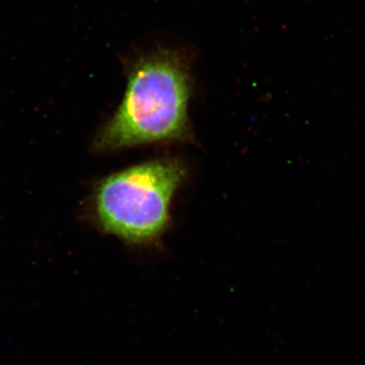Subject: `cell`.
I'll list each match as a JSON object with an SVG mask.
<instances>
[{
    "label": "cell",
    "mask_w": 365,
    "mask_h": 365,
    "mask_svg": "<svg viewBox=\"0 0 365 365\" xmlns=\"http://www.w3.org/2000/svg\"><path fill=\"white\" fill-rule=\"evenodd\" d=\"M191 81L182 60L158 53L132 67L121 104L93 140L98 153L148 144L181 143L191 137Z\"/></svg>",
    "instance_id": "6da1fadb"
},
{
    "label": "cell",
    "mask_w": 365,
    "mask_h": 365,
    "mask_svg": "<svg viewBox=\"0 0 365 365\" xmlns=\"http://www.w3.org/2000/svg\"><path fill=\"white\" fill-rule=\"evenodd\" d=\"M186 174L177 158L150 160L113 173L93 187L91 217L103 232L126 244L155 242L169 227L170 204Z\"/></svg>",
    "instance_id": "7a4b0ae2"
}]
</instances>
